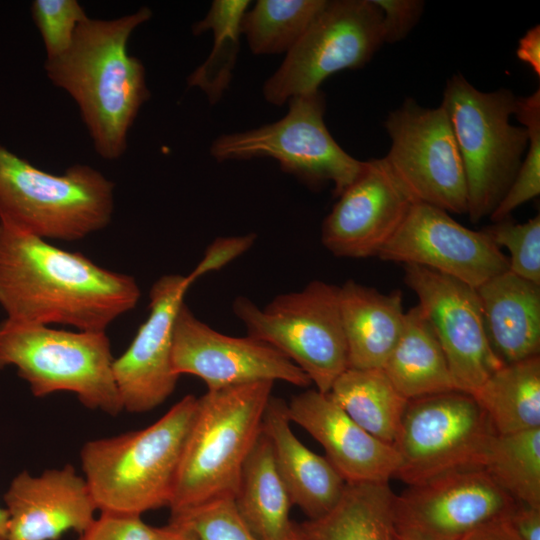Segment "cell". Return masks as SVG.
<instances>
[{
  "mask_svg": "<svg viewBox=\"0 0 540 540\" xmlns=\"http://www.w3.org/2000/svg\"><path fill=\"white\" fill-rule=\"evenodd\" d=\"M172 367L176 375L200 378L207 391L260 381H283L306 388L308 376L271 345L250 336L212 329L183 302L174 320Z\"/></svg>",
  "mask_w": 540,
  "mask_h": 540,
  "instance_id": "5bb4252c",
  "label": "cell"
},
{
  "mask_svg": "<svg viewBox=\"0 0 540 540\" xmlns=\"http://www.w3.org/2000/svg\"><path fill=\"white\" fill-rule=\"evenodd\" d=\"M5 540H58L69 531L82 534L97 507L85 478L66 464L39 475L18 473L4 494Z\"/></svg>",
  "mask_w": 540,
  "mask_h": 540,
  "instance_id": "d6986e66",
  "label": "cell"
},
{
  "mask_svg": "<svg viewBox=\"0 0 540 540\" xmlns=\"http://www.w3.org/2000/svg\"><path fill=\"white\" fill-rule=\"evenodd\" d=\"M404 271L406 285L440 342L456 389L472 394L503 365L490 345L476 289L422 266L405 264Z\"/></svg>",
  "mask_w": 540,
  "mask_h": 540,
  "instance_id": "9a60e30c",
  "label": "cell"
},
{
  "mask_svg": "<svg viewBox=\"0 0 540 540\" xmlns=\"http://www.w3.org/2000/svg\"><path fill=\"white\" fill-rule=\"evenodd\" d=\"M490 345L503 364L540 352V285L507 270L475 288Z\"/></svg>",
  "mask_w": 540,
  "mask_h": 540,
  "instance_id": "7402d4cb",
  "label": "cell"
},
{
  "mask_svg": "<svg viewBox=\"0 0 540 540\" xmlns=\"http://www.w3.org/2000/svg\"><path fill=\"white\" fill-rule=\"evenodd\" d=\"M384 261L422 266L473 288L509 270V260L487 233L471 230L437 207L416 202L381 248Z\"/></svg>",
  "mask_w": 540,
  "mask_h": 540,
  "instance_id": "2e32d148",
  "label": "cell"
},
{
  "mask_svg": "<svg viewBox=\"0 0 540 540\" xmlns=\"http://www.w3.org/2000/svg\"><path fill=\"white\" fill-rule=\"evenodd\" d=\"M288 103V113L274 123L216 138L212 157L217 161L273 158L284 172L310 187L332 183L337 198L360 173L364 161L345 152L330 134L322 91L292 97Z\"/></svg>",
  "mask_w": 540,
  "mask_h": 540,
  "instance_id": "9c48e42d",
  "label": "cell"
},
{
  "mask_svg": "<svg viewBox=\"0 0 540 540\" xmlns=\"http://www.w3.org/2000/svg\"><path fill=\"white\" fill-rule=\"evenodd\" d=\"M114 184L88 165L56 175L0 145V224L43 240L75 241L104 229Z\"/></svg>",
  "mask_w": 540,
  "mask_h": 540,
  "instance_id": "5b68a950",
  "label": "cell"
},
{
  "mask_svg": "<svg viewBox=\"0 0 540 540\" xmlns=\"http://www.w3.org/2000/svg\"><path fill=\"white\" fill-rule=\"evenodd\" d=\"M388 482L346 483L325 515L300 524L308 540H397Z\"/></svg>",
  "mask_w": 540,
  "mask_h": 540,
  "instance_id": "484cf974",
  "label": "cell"
},
{
  "mask_svg": "<svg viewBox=\"0 0 540 540\" xmlns=\"http://www.w3.org/2000/svg\"><path fill=\"white\" fill-rule=\"evenodd\" d=\"M328 395L360 427L393 445L408 400L382 368H347L334 381Z\"/></svg>",
  "mask_w": 540,
  "mask_h": 540,
  "instance_id": "83f0119b",
  "label": "cell"
},
{
  "mask_svg": "<svg viewBox=\"0 0 540 540\" xmlns=\"http://www.w3.org/2000/svg\"><path fill=\"white\" fill-rule=\"evenodd\" d=\"M382 370L407 400L457 390L440 342L419 305L405 312Z\"/></svg>",
  "mask_w": 540,
  "mask_h": 540,
  "instance_id": "d4e9b609",
  "label": "cell"
},
{
  "mask_svg": "<svg viewBox=\"0 0 540 540\" xmlns=\"http://www.w3.org/2000/svg\"><path fill=\"white\" fill-rule=\"evenodd\" d=\"M384 44L382 13L373 0L327 1L263 85L265 100L283 105L319 90L329 76L368 63Z\"/></svg>",
  "mask_w": 540,
  "mask_h": 540,
  "instance_id": "8fae6325",
  "label": "cell"
},
{
  "mask_svg": "<svg viewBox=\"0 0 540 540\" xmlns=\"http://www.w3.org/2000/svg\"><path fill=\"white\" fill-rule=\"evenodd\" d=\"M256 238L257 236L255 233L217 237L207 247L202 259L193 271L186 276L187 279L192 284L204 274L220 270L228 263L247 252L255 243Z\"/></svg>",
  "mask_w": 540,
  "mask_h": 540,
  "instance_id": "74e56055",
  "label": "cell"
},
{
  "mask_svg": "<svg viewBox=\"0 0 540 540\" xmlns=\"http://www.w3.org/2000/svg\"><path fill=\"white\" fill-rule=\"evenodd\" d=\"M148 7L117 19H85L66 53L45 62L51 82L78 104L95 150L114 160L127 147V134L149 99L142 62L128 54L134 29L151 18Z\"/></svg>",
  "mask_w": 540,
  "mask_h": 540,
  "instance_id": "7a4b0ae2",
  "label": "cell"
},
{
  "mask_svg": "<svg viewBox=\"0 0 540 540\" xmlns=\"http://www.w3.org/2000/svg\"><path fill=\"white\" fill-rule=\"evenodd\" d=\"M154 533L155 540H197L188 528L174 522L154 527Z\"/></svg>",
  "mask_w": 540,
  "mask_h": 540,
  "instance_id": "b9f144b4",
  "label": "cell"
},
{
  "mask_svg": "<svg viewBox=\"0 0 540 540\" xmlns=\"http://www.w3.org/2000/svg\"><path fill=\"white\" fill-rule=\"evenodd\" d=\"M381 10L384 43L403 40L419 21L424 2L421 0H373Z\"/></svg>",
  "mask_w": 540,
  "mask_h": 540,
  "instance_id": "8d00e7d4",
  "label": "cell"
},
{
  "mask_svg": "<svg viewBox=\"0 0 540 540\" xmlns=\"http://www.w3.org/2000/svg\"><path fill=\"white\" fill-rule=\"evenodd\" d=\"M233 500L259 540H282L294 528L290 520L293 504L263 430L243 464Z\"/></svg>",
  "mask_w": 540,
  "mask_h": 540,
  "instance_id": "cb8c5ba5",
  "label": "cell"
},
{
  "mask_svg": "<svg viewBox=\"0 0 540 540\" xmlns=\"http://www.w3.org/2000/svg\"><path fill=\"white\" fill-rule=\"evenodd\" d=\"M384 127L391 145L383 159L412 198L449 214H467L465 170L444 108H426L409 98Z\"/></svg>",
  "mask_w": 540,
  "mask_h": 540,
  "instance_id": "7c38bea8",
  "label": "cell"
},
{
  "mask_svg": "<svg viewBox=\"0 0 540 540\" xmlns=\"http://www.w3.org/2000/svg\"><path fill=\"white\" fill-rule=\"evenodd\" d=\"M232 309L248 336L281 352L318 391L328 393L348 368L339 286L314 280L299 291L277 295L263 308L239 296Z\"/></svg>",
  "mask_w": 540,
  "mask_h": 540,
  "instance_id": "ba28073f",
  "label": "cell"
},
{
  "mask_svg": "<svg viewBox=\"0 0 540 540\" xmlns=\"http://www.w3.org/2000/svg\"><path fill=\"white\" fill-rule=\"evenodd\" d=\"M250 1H213L206 16L193 25V33L200 35L211 30L213 49L207 60L188 77L191 87L200 88L211 104L222 97L230 84L239 53L241 20Z\"/></svg>",
  "mask_w": 540,
  "mask_h": 540,
  "instance_id": "f1b7e54d",
  "label": "cell"
},
{
  "mask_svg": "<svg viewBox=\"0 0 540 540\" xmlns=\"http://www.w3.org/2000/svg\"><path fill=\"white\" fill-rule=\"evenodd\" d=\"M287 406L290 421L322 445L346 483H384L395 476L399 458L394 447L360 427L328 393L308 389Z\"/></svg>",
  "mask_w": 540,
  "mask_h": 540,
  "instance_id": "ffe728a7",
  "label": "cell"
},
{
  "mask_svg": "<svg viewBox=\"0 0 540 540\" xmlns=\"http://www.w3.org/2000/svg\"><path fill=\"white\" fill-rule=\"evenodd\" d=\"M514 115L526 129L529 144L514 181L490 216L493 222L509 218L516 208L540 194V90L516 98Z\"/></svg>",
  "mask_w": 540,
  "mask_h": 540,
  "instance_id": "1f68e13d",
  "label": "cell"
},
{
  "mask_svg": "<svg viewBox=\"0 0 540 540\" xmlns=\"http://www.w3.org/2000/svg\"><path fill=\"white\" fill-rule=\"evenodd\" d=\"M339 309L348 368H382L404 326L402 293L348 280L339 287Z\"/></svg>",
  "mask_w": 540,
  "mask_h": 540,
  "instance_id": "603a6c76",
  "label": "cell"
},
{
  "mask_svg": "<svg viewBox=\"0 0 540 540\" xmlns=\"http://www.w3.org/2000/svg\"><path fill=\"white\" fill-rule=\"evenodd\" d=\"M197 404L188 394L146 428L83 445V477L100 513L142 516L169 506Z\"/></svg>",
  "mask_w": 540,
  "mask_h": 540,
  "instance_id": "3957f363",
  "label": "cell"
},
{
  "mask_svg": "<svg viewBox=\"0 0 540 540\" xmlns=\"http://www.w3.org/2000/svg\"><path fill=\"white\" fill-rule=\"evenodd\" d=\"M460 540H520L511 526L506 516L490 521Z\"/></svg>",
  "mask_w": 540,
  "mask_h": 540,
  "instance_id": "60d3db41",
  "label": "cell"
},
{
  "mask_svg": "<svg viewBox=\"0 0 540 540\" xmlns=\"http://www.w3.org/2000/svg\"><path fill=\"white\" fill-rule=\"evenodd\" d=\"M519 60L528 64L537 76H540V27L529 29L519 40L516 49Z\"/></svg>",
  "mask_w": 540,
  "mask_h": 540,
  "instance_id": "ab89813d",
  "label": "cell"
},
{
  "mask_svg": "<svg viewBox=\"0 0 540 540\" xmlns=\"http://www.w3.org/2000/svg\"><path fill=\"white\" fill-rule=\"evenodd\" d=\"M31 13L43 39L47 60L68 51L78 26L88 18L76 0H35Z\"/></svg>",
  "mask_w": 540,
  "mask_h": 540,
  "instance_id": "836d02e7",
  "label": "cell"
},
{
  "mask_svg": "<svg viewBox=\"0 0 540 540\" xmlns=\"http://www.w3.org/2000/svg\"><path fill=\"white\" fill-rule=\"evenodd\" d=\"M327 0H259L241 20L254 54L288 53L308 29Z\"/></svg>",
  "mask_w": 540,
  "mask_h": 540,
  "instance_id": "4dcf8cb0",
  "label": "cell"
},
{
  "mask_svg": "<svg viewBox=\"0 0 540 540\" xmlns=\"http://www.w3.org/2000/svg\"><path fill=\"white\" fill-rule=\"evenodd\" d=\"M287 403L271 396L262 430L269 438L278 471L293 505L317 519L337 503L346 482L326 457L307 448L293 433Z\"/></svg>",
  "mask_w": 540,
  "mask_h": 540,
  "instance_id": "44dd1931",
  "label": "cell"
},
{
  "mask_svg": "<svg viewBox=\"0 0 540 540\" xmlns=\"http://www.w3.org/2000/svg\"><path fill=\"white\" fill-rule=\"evenodd\" d=\"M0 540H5V539H3V538H0Z\"/></svg>",
  "mask_w": 540,
  "mask_h": 540,
  "instance_id": "f6af8a7d",
  "label": "cell"
},
{
  "mask_svg": "<svg viewBox=\"0 0 540 540\" xmlns=\"http://www.w3.org/2000/svg\"><path fill=\"white\" fill-rule=\"evenodd\" d=\"M483 230L498 248L508 250L509 271L540 285L539 214L523 223L506 218Z\"/></svg>",
  "mask_w": 540,
  "mask_h": 540,
  "instance_id": "d6a6232c",
  "label": "cell"
},
{
  "mask_svg": "<svg viewBox=\"0 0 540 540\" xmlns=\"http://www.w3.org/2000/svg\"><path fill=\"white\" fill-rule=\"evenodd\" d=\"M496 432L474 397L453 390L408 400L393 443L394 477L415 485L465 469L483 468Z\"/></svg>",
  "mask_w": 540,
  "mask_h": 540,
  "instance_id": "30bf717a",
  "label": "cell"
},
{
  "mask_svg": "<svg viewBox=\"0 0 540 540\" xmlns=\"http://www.w3.org/2000/svg\"><path fill=\"white\" fill-rule=\"evenodd\" d=\"M273 385L253 382L198 398L168 506L170 518L234 497L243 464L262 431Z\"/></svg>",
  "mask_w": 540,
  "mask_h": 540,
  "instance_id": "277c9868",
  "label": "cell"
},
{
  "mask_svg": "<svg viewBox=\"0 0 540 540\" xmlns=\"http://www.w3.org/2000/svg\"><path fill=\"white\" fill-rule=\"evenodd\" d=\"M506 519L520 540H540V508L515 501Z\"/></svg>",
  "mask_w": 540,
  "mask_h": 540,
  "instance_id": "f35d334b",
  "label": "cell"
},
{
  "mask_svg": "<svg viewBox=\"0 0 540 540\" xmlns=\"http://www.w3.org/2000/svg\"><path fill=\"white\" fill-rule=\"evenodd\" d=\"M192 284L186 276L160 277L149 292V316L127 350L113 361L123 410L144 413L160 406L175 390L172 367L175 316Z\"/></svg>",
  "mask_w": 540,
  "mask_h": 540,
  "instance_id": "ac0fdd59",
  "label": "cell"
},
{
  "mask_svg": "<svg viewBox=\"0 0 540 540\" xmlns=\"http://www.w3.org/2000/svg\"><path fill=\"white\" fill-rule=\"evenodd\" d=\"M483 469L513 500L540 508V428L496 434Z\"/></svg>",
  "mask_w": 540,
  "mask_h": 540,
  "instance_id": "f546056e",
  "label": "cell"
},
{
  "mask_svg": "<svg viewBox=\"0 0 540 540\" xmlns=\"http://www.w3.org/2000/svg\"><path fill=\"white\" fill-rule=\"evenodd\" d=\"M471 395L496 434L540 428V356L503 364Z\"/></svg>",
  "mask_w": 540,
  "mask_h": 540,
  "instance_id": "4316f807",
  "label": "cell"
},
{
  "mask_svg": "<svg viewBox=\"0 0 540 540\" xmlns=\"http://www.w3.org/2000/svg\"><path fill=\"white\" fill-rule=\"evenodd\" d=\"M140 296L134 277L0 224V306L6 318L106 332Z\"/></svg>",
  "mask_w": 540,
  "mask_h": 540,
  "instance_id": "6da1fadb",
  "label": "cell"
},
{
  "mask_svg": "<svg viewBox=\"0 0 540 540\" xmlns=\"http://www.w3.org/2000/svg\"><path fill=\"white\" fill-rule=\"evenodd\" d=\"M516 96L506 88L484 92L463 75L450 77L441 106L446 111L463 162L468 215L473 223L490 217L521 166L529 138L513 125Z\"/></svg>",
  "mask_w": 540,
  "mask_h": 540,
  "instance_id": "52a82bcc",
  "label": "cell"
},
{
  "mask_svg": "<svg viewBox=\"0 0 540 540\" xmlns=\"http://www.w3.org/2000/svg\"><path fill=\"white\" fill-rule=\"evenodd\" d=\"M113 361L106 332L0 322V369L14 366L35 397L70 392L86 408L117 416L123 406Z\"/></svg>",
  "mask_w": 540,
  "mask_h": 540,
  "instance_id": "8992f818",
  "label": "cell"
},
{
  "mask_svg": "<svg viewBox=\"0 0 540 540\" xmlns=\"http://www.w3.org/2000/svg\"><path fill=\"white\" fill-rule=\"evenodd\" d=\"M80 540H155V533L142 516L100 513Z\"/></svg>",
  "mask_w": 540,
  "mask_h": 540,
  "instance_id": "d590c367",
  "label": "cell"
},
{
  "mask_svg": "<svg viewBox=\"0 0 540 540\" xmlns=\"http://www.w3.org/2000/svg\"><path fill=\"white\" fill-rule=\"evenodd\" d=\"M282 540H308L299 525L295 524L292 531Z\"/></svg>",
  "mask_w": 540,
  "mask_h": 540,
  "instance_id": "7bdbcfd3",
  "label": "cell"
},
{
  "mask_svg": "<svg viewBox=\"0 0 540 540\" xmlns=\"http://www.w3.org/2000/svg\"><path fill=\"white\" fill-rule=\"evenodd\" d=\"M414 203L383 158L364 161L360 173L324 219L321 242L337 257L377 256Z\"/></svg>",
  "mask_w": 540,
  "mask_h": 540,
  "instance_id": "e0dca14e",
  "label": "cell"
},
{
  "mask_svg": "<svg viewBox=\"0 0 540 540\" xmlns=\"http://www.w3.org/2000/svg\"><path fill=\"white\" fill-rule=\"evenodd\" d=\"M169 522L188 528L197 540H259L241 518L233 498L206 503Z\"/></svg>",
  "mask_w": 540,
  "mask_h": 540,
  "instance_id": "e575fe53",
  "label": "cell"
},
{
  "mask_svg": "<svg viewBox=\"0 0 540 540\" xmlns=\"http://www.w3.org/2000/svg\"><path fill=\"white\" fill-rule=\"evenodd\" d=\"M514 503L483 468L446 473L395 494L396 538L460 540L506 516Z\"/></svg>",
  "mask_w": 540,
  "mask_h": 540,
  "instance_id": "4fadbf2b",
  "label": "cell"
},
{
  "mask_svg": "<svg viewBox=\"0 0 540 540\" xmlns=\"http://www.w3.org/2000/svg\"><path fill=\"white\" fill-rule=\"evenodd\" d=\"M7 529V513L5 508L0 506V538L5 539Z\"/></svg>",
  "mask_w": 540,
  "mask_h": 540,
  "instance_id": "ee69618b",
  "label": "cell"
}]
</instances>
